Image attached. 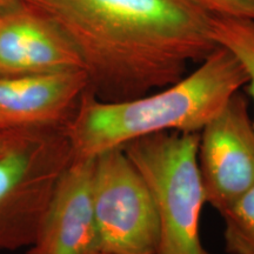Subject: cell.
Wrapping results in <instances>:
<instances>
[{
  "mask_svg": "<svg viewBox=\"0 0 254 254\" xmlns=\"http://www.w3.org/2000/svg\"><path fill=\"white\" fill-rule=\"evenodd\" d=\"M212 32L218 46L230 50L245 67L249 75L245 87L254 104V20L212 17Z\"/></svg>",
  "mask_w": 254,
  "mask_h": 254,
  "instance_id": "obj_10",
  "label": "cell"
},
{
  "mask_svg": "<svg viewBox=\"0 0 254 254\" xmlns=\"http://www.w3.org/2000/svg\"><path fill=\"white\" fill-rule=\"evenodd\" d=\"M198 165L206 204L219 213L254 185V125L240 91L199 132Z\"/></svg>",
  "mask_w": 254,
  "mask_h": 254,
  "instance_id": "obj_6",
  "label": "cell"
},
{
  "mask_svg": "<svg viewBox=\"0 0 254 254\" xmlns=\"http://www.w3.org/2000/svg\"><path fill=\"white\" fill-rule=\"evenodd\" d=\"M94 159H74L60 174L27 254H103L93 202Z\"/></svg>",
  "mask_w": 254,
  "mask_h": 254,
  "instance_id": "obj_7",
  "label": "cell"
},
{
  "mask_svg": "<svg viewBox=\"0 0 254 254\" xmlns=\"http://www.w3.org/2000/svg\"><path fill=\"white\" fill-rule=\"evenodd\" d=\"M72 159L65 126L23 129L0 155V252L32 245Z\"/></svg>",
  "mask_w": 254,
  "mask_h": 254,
  "instance_id": "obj_4",
  "label": "cell"
},
{
  "mask_svg": "<svg viewBox=\"0 0 254 254\" xmlns=\"http://www.w3.org/2000/svg\"><path fill=\"white\" fill-rule=\"evenodd\" d=\"M93 202L101 253L158 254L153 200L123 147L95 157Z\"/></svg>",
  "mask_w": 254,
  "mask_h": 254,
  "instance_id": "obj_5",
  "label": "cell"
},
{
  "mask_svg": "<svg viewBox=\"0 0 254 254\" xmlns=\"http://www.w3.org/2000/svg\"><path fill=\"white\" fill-rule=\"evenodd\" d=\"M12 1V0H0V6L4 5V4H7V2Z\"/></svg>",
  "mask_w": 254,
  "mask_h": 254,
  "instance_id": "obj_14",
  "label": "cell"
},
{
  "mask_svg": "<svg viewBox=\"0 0 254 254\" xmlns=\"http://www.w3.org/2000/svg\"><path fill=\"white\" fill-rule=\"evenodd\" d=\"M85 69L64 32L19 0L0 6V74H40Z\"/></svg>",
  "mask_w": 254,
  "mask_h": 254,
  "instance_id": "obj_8",
  "label": "cell"
},
{
  "mask_svg": "<svg viewBox=\"0 0 254 254\" xmlns=\"http://www.w3.org/2000/svg\"><path fill=\"white\" fill-rule=\"evenodd\" d=\"M88 87L85 69L0 74V131L66 126Z\"/></svg>",
  "mask_w": 254,
  "mask_h": 254,
  "instance_id": "obj_9",
  "label": "cell"
},
{
  "mask_svg": "<svg viewBox=\"0 0 254 254\" xmlns=\"http://www.w3.org/2000/svg\"><path fill=\"white\" fill-rule=\"evenodd\" d=\"M198 145L199 132L168 131L123 146L153 200L158 254H212L202 244L200 231L206 198Z\"/></svg>",
  "mask_w": 254,
  "mask_h": 254,
  "instance_id": "obj_3",
  "label": "cell"
},
{
  "mask_svg": "<svg viewBox=\"0 0 254 254\" xmlns=\"http://www.w3.org/2000/svg\"><path fill=\"white\" fill-rule=\"evenodd\" d=\"M212 17L254 20V0H193Z\"/></svg>",
  "mask_w": 254,
  "mask_h": 254,
  "instance_id": "obj_12",
  "label": "cell"
},
{
  "mask_svg": "<svg viewBox=\"0 0 254 254\" xmlns=\"http://www.w3.org/2000/svg\"><path fill=\"white\" fill-rule=\"evenodd\" d=\"M220 214L226 253L254 254V185Z\"/></svg>",
  "mask_w": 254,
  "mask_h": 254,
  "instance_id": "obj_11",
  "label": "cell"
},
{
  "mask_svg": "<svg viewBox=\"0 0 254 254\" xmlns=\"http://www.w3.org/2000/svg\"><path fill=\"white\" fill-rule=\"evenodd\" d=\"M53 21L105 101L170 86L218 47L212 15L193 0H19Z\"/></svg>",
  "mask_w": 254,
  "mask_h": 254,
  "instance_id": "obj_1",
  "label": "cell"
},
{
  "mask_svg": "<svg viewBox=\"0 0 254 254\" xmlns=\"http://www.w3.org/2000/svg\"><path fill=\"white\" fill-rule=\"evenodd\" d=\"M19 132L20 131H0V155L12 145Z\"/></svg>",
  "mask_w": 254,
  "mask_h": 254,
  "instance_id": "obj_13",
  "label": "cell"
},
{
  "mask_svg": "<svg viewBox=\"0 0 254 254\" xmlns=\"http://www.w3.org/2000/svg\"><path fill=\"white\" fill-rule=\"evenodd\" d=\"M247 81L240 60L218 46L194 71L155 93L105 101L87 90L65 126L73 158H95L155 133L200 132Z\"/></svg>",
  "mask_w": 254,
  "mask_h": 254,
  "instance_id": "obj_2",
  "label": "cell"
}]
</instances>
